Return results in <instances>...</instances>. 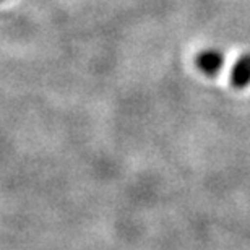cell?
I'll return each mask as SVG.
<instances>
[{
  "label": "cell",
  "mask_w": 250,
  "mask_h": 250,
  "mask_svg": "<svg viewBox=\"0 0 250 250\" xmlns=\"http://www.w3.org/2000/svg\"><path fill=\"white\" fill-rule=\"evenodd\" d=\"M197 67L200 68V72H203L205 75H218L219 70L223 68L224 65V56L218 49H205L197 56Z\"/></svg>",
  "instance_id": "cell-1"
},
{
  "label": "cell",
  "mask_w": 250,
  "mask_h": 250,
  "mask_svg": "<svg viewBox=\"0 0 250 250\" xmlns=\"http://www.w3.org/2000/svg\"><path fill=\"white\" fill-rule=\"evenodd\" d=\"M231 84L234 88H239V89L250 86V54L242 56L232 65Z\"/></svg>",
  "instance_id": "cell-2"
}]
</instances>
